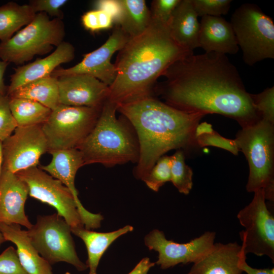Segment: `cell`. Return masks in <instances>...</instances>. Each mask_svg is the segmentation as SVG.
Wrapping results in <instances>:
<instances>
[{
    "label": "cell",
    "mask_w": 274,
    "mask_h": 274,
    "mask_svg": "<svg viewBox=\"0 0 274 274\" xmlns=\"http://www.w3.org/2000/svg\"><path fill=\"white\" fill-rule=\"evenodd\" d=\"M17 126L10 108L8 96L0 93V141L3 142L10 136Z\"/></svg>",
    "instance_id": "cell-33"
},
{
    "label": "cell",
    "mask_w": 274,
    "mask_h": 274,
    "mask_svg": "<svg viewBox=\"0 0 274 274\" xmlns=\"http://www.w3.org/2000/svg\"><path fill=\"white\" fill-rule=\"evenodd\" d=\"M95 9L102 10L113 17L117 25L122 14V6L120 0H98L94 2Z\"/></svg>",
    "instance_id": "cell-38"
},
{
    "label": "cell",
    "mask_w": 274,
    "mask_h": 274,
    "mask_svg": "<svg viewBox=\"0 0 274 274\" xmlns=\"http://www.w3.org/2000/svg\"><path fill=\"white\" fill-rule=\"evenodd\" d=\"M239 266L243 272L247 274H274V268H256L250 266L246 262V256L241 260Z\"/></svg>",
    "instance_id": "cell-39"
},
{
    "label": "cell",
    "mask_w": 274,
    "mask_h": 274,
    "mask_svg": "<svg viewBox=\"0 0 274 274\" xmlns=\"http://www.w3.org/2000/svg\"><path fill=\"white\" fill-rule=\"evenodd\" d=\"M67 2L66 0H33L30 1L29 5L36 13H45L61 19L63 14L61 8Z\"/></svg>",
    "instance_id": "cell-37"
},
{
    "label": "cell",
    "mask_w": 274,
    "mask_h": 274,
    "mask_svg": "<svg viewBox=\"0 0 274 274\" xmlns=\"http://www.w3.org/2000/svg\"><path fill=\"white\" fill-rule=\"evenodd\" d=\"M122 14L118 24L129 39L139 36L149 26L150 11L144 0H120Z\"/></svg>",
    "instance_id": "cell-25"
},
{
    "label": "cell",
    "mask_w": 274,
    "mask_h": 274,
    "mask_svg": "<svg viewBox=\"0 0 274 274\" xmlns=\"http://www.w3.org/2000/svg\"><path fill=\"white\" fill-rule=\"evenodd\" d=\"M51 162L40 168L50 176L60 181L71 191L76 201L78 211L86 229L100 227L103 220L99 214H93L86 210L81 204L78 193L75 187V179L78 170L84 165L82 155L78 149H69L51 151Z\"/></svg>",
    "instance_id": "cell-15"
},
{
    "label": "cell",
    "mask_w": 274,
    "mask_h": 274,
    "mask_svg": "<svg viewBox=\"0 0 274 274\" xmlns=\"http://www.w3.org/2000/svg\"><path fill=\"white\" fill-rule=\"evenodd\" d=\"M214 131L211 124L206 122L199 123L195 129V138L202 134L211 133Z\"/></svg>",
    "instance_id": "cell-41"
},
{
    "label": "cell",
    "mask_w": 274,
    "mask_h": 274,
    "mask_svg": "<svg viewBox=\"0 0 274 274\" xmlns=\"http://www.w3.org/2000/svg\"><path fill=\"white\" fill-rule=\"evenodd\" d=\"M181 0H154L150 9L152 19L167 25V23Z\"/></svg>",
    "instance_id": "cell-36"
},
{
    "label": "cell",
    "mask_w": 274,
    "mask_h": 274,
    "mask_svg": "<svg viewBox=\"0 0 274 274\" xmlns=\"http://www.w3.org/2000/svg\"><path fill=\"white\" fill-rule=\"evenodd\" d=\"M37 101L51 110L59 104L57 78L51 75L27 83L7 95Z\"/></svg>",
    "instance_id": "cell-24"
},
{
    "label": "cell",
    "mask_w": 274,
    "mask_h": 274,
    "mask_svg": "<svg viewBox=\"0 0 274 274\" xmlns=\"http://www.w3.org/2000/svg\"><path fill=\"white\" fill-rule=\"evenodd\" d=\"M27 232L35 248L50 264L63 261L79 271L88 268L77 255L71 226L58 213L38 216Z\"/></svg>",
    "instance_id": "cell-9"
},
{
    "label": "cell",
    "mask_w": 274,
    "mask_h": 274,
    "mask_svg": "<svg viewBox=\"0 0 274 274\" xmlns=\"http://www.w3.org/2000/svg\"><path fill=\"white\" fill-rule=\"evenodd\" d=\"M243 59L250 66L274 58V23L257 5L245 3L231 16L230 22Z\"/></svg>",
    "instance_id": "cell-7"
},
{
    "label": "cell",
    "mask_w": 274,
    "mask_h": 274,
    "mask_svg": "<svg viewBox=\"0 0 274 274\" xmlns=\"http://www.w3.org/2000/svg\"><path fill=\"white\" fill-rule=\"evenodd\" d=\"M57 78L59 104L102 108L108 99L109 86L93 77L76 74Z\"/></svg>",
    "instance_id": "cell-16"
},
{
    "label": "cell",
    "mask_w": 274,
    "mask_h": 274,
    "mask_svg": "<svg viewBox=\"0 0 274 274\" xmlns=\"http://www.w3.org/2000/svg\"><path fill=\"white\" fill-rule=\"evenodd\" d=\"M13 133L2 142V168L16 174L37 166L48 151L41 125L17 126Z\"/></svg>",
    "instance_id": "cell-12"
},
{
    "label": "cell",
    "mask_w": 274,
    "mask_h": 274,
    "mask_svg": "<svg viewBox=\"0 0 274 274\" xmlns=\"http://www.w3.org/2000/svg\"><path fill=\"white\" fill-rule=\"evenodd\" d=\"M133 230V227L129 225L109 232H95L85 227L71 229L72 232L81 238L86 245L88 253L86 265L89 268V274H97L100 259L110 245L120 236Z\"/></svg>",
    "instance_id": "cell-23"
},
{
    "label": "cell",
    "mask_w": 274,
    "mask_h": 274,
    "mask_svg": "<svg viewBox=\"0 0 274 274\" xmlns=\"http://www.w3.org/2000/svg\"><path fill=\"white\" fill-rule=\"evenodd\" d=\"M81 21L84 27L92 32L110 29L115 24L112 16L98 9L85 13L82 16Z\"/></svg>",
    "instance_id": "cell-31"
},
{
    "label": "cell",
    "mask_w": 274,
    "mask_h": 274,
    "mask_svg": "<svg viewBox=\"0 0 274 274\" xmlns=\"http://www.w3.org/2000/svg\"><path fill=\"white\" fill-rule=\"evenodd\" d=\"M0 232L6 241L16 246L21 264L28 274H53L51 264L40 255L20 225L0 223Z\"/></svg>",
    "instance_id": "cell-22"
},
{
    "label": "cell",
    "mask_w": 274,
    "mask_h": 274,
    "mask_svg": "<svg viewBox=\"0 0 274 274\" xmlns=\"http://www.w3.org/2000/svg\"><path fill=\"white\" fill-rule=\"evenodd\" d=\"M101 110L59 104L41 125L48 152L77 149L93 128Z\"/></svg>",
    "instance_id": "cell-8"
},
{
    "label": "cell",
    "mask_w": 274,
    "mask_h": 274,
    "mask_svg": "<svg viewBox=\"0 0 274 274\" xmlns=\"http://www.w3.org/2000/svg\"><path fill=\"white\" fill-rule=\"evenodd\" d=\"M75 55L74 46L63 41L48 56L15 68L7 95L27 83L50 76L60 64L71 61Z\"/></svg>",
    "instance_id": "cell-19"
},
{
    "label": "cell",
    "mask_w": 274,
    "mask_h": 274,
    "mask_svg": "<svg viewBox=\"0 0 274 274\" xmlns=\"http://www.w3.org/2000/svg\"><path fill=\"white\" fill-rule=\"evenodd\" d=\"M28 195L26 184L16 174L2 167L0 174V223L32 226L24 212Z\"/></svg>",
    "instance_id": "cell-17"
},
{
    "label": "cell",
    "mask_w": 274,
    "mask_h": 274,
    "mask_svg": "<svg viewBox=\"0 0 274 274\" xmlns=\"http://www.w3.org/2000/svg\"><path fill=\"white\" fill-rule=\"evenodd\" d=\"M170 158V182L180 193L187 195L193 186V172L185 163V153L182 150H177Z\"/></svg>",
    "instance_id": "cell-28"
},
{
    "label": "cell",
    "mask_w": 274,
    "mask_h": 274,
    "mask_svg": "<svg viewBox=\"0 0 274 274\" xmlns=\"http://www.w3.org/2000/svg\"><path fill=\"white\" fill-rule=\"evenodd\" d=\"M129 40L121 28L116 25L107 40L98 48L85 54L82 60L75 65L68 68H57L51 75L58 78L69 75H87L110 86L117 74L116 66L111 61V58Z\"/></svg>",
    "instance_id": "cell-14"
},
{
    "label": "cell",
    "mask_w": 274,
    "mask_h": 274,
    "mask_svg": "<svg viewBox=\"0 0 274 274\" xmlns=\"http://www.w3.org/2000/svg\"><path fill=\"white\" fill-rule=\"evenodd\" d=\"M198 17H220L226 15L230 9L231 0H192Z\"/></svg>",
    "instance_id": "cell-32"
},
{
    "label": "cell",
    "mask_w": 274,
    "mask_h": 274,
    "mask_svg": "<svg viewBox=\"0 0 274 274\" xmlns=\"http://www.w3.org/2000/svg\"><path fill=\"white\" fill-rule=\"evenodd\" d=\"M9 63L0 59V93L7 94L8 86L4 83V76Z\"/></svg>",
    "instance_id": "cell-42"
},
{
    "label": "cell",
    "mask_w": 274,
    "mask_h": 274,
    "mask_svg": "<svg viewBox=\"0 0 274 274\" xmlns=\"http://www.w3.org/2000/svg\"><path fill=\"white\" fill-rule=\"evenodd\" d=\"M170 156L163 155L156 161L143 180L152 190L157 192L165 183L170 182Z\"/></svg>",
    "instance_id": "cell-29"
},
{
    "label": "cell",
    "mask_w": 274,
    "mask_h": 274,
    "mask_svg": "<svg viewBox=\"0 0 274 274\" xmlns=\"http://www.w3.org/2000/svg\"><path fill=\"white\" fill-rule=\"evenodd\" d=\"M246 256L237 242L215 243L200 259L193 263L188 274H242L239 263Z\"/></svg>",
    "instance_id": "cell-18"
},
{
    "label": "cell",
    "mask_w": 274,
    "mask_h": 274,
    "mask_svg": "<svg viewBox=\"0 0 274 274\" xmlns=\"http://www.w3.org/2000/svg\"><path fill=\"white\" fill-rule=\"evenodd\" d=\"M16 174L27 185L30 196L55 208L71 229L85 227L72 194L60 181L37 166Z\"/></svg>",
    "instance_id": "cell-11"
},
{
    "label": "cell",
    "mask_w": 274,
    "mask_h": 274,
    "mask_svg": "<svg viewBox=\"0 0 274 274\" xmlns=\"http://www.w3.org/2000/svg\"><path fill=\"white\" fill-rule=\"evenodd\" d=\"M36 14L29 4L9 2L0 6V41L10 39L21 27L29 24Z\"/></svg>",
    "instance_id": "cell-26"
},
{
    "label": "cell",
    "mask_w": 274,
    "mask_h": 274,
    "mask_svg": "<svg viewBox=\"0 0 274 274\" xmlns=\"http://www.w3.org/2000/svg\"><path fill=\"white\" fill-rule=\"evenodd\" d=\"M249 166L247 191L262 189L265 200L274 201V124L261 119L243 128L234 139Z\"/></svg>",
    "instance_id": "cell-5"
},
{
    "label": "cell",
    "mask_w": 274,
    "mask_h": 274,
    "mask_svg": "<svg viewBox=\"0 0 274 274\" xmlns=\"http://www.w3.org/2000/svg\"><path fill=\"white\" fill-rule=\"evenodd\" d=\"M6 241L5 240L3 235L2 234V233L0 232V247L3 244V243H4L5 242H6Z\"/></svg>",
    "instance_id": "cell-44"
},
{
    "label": "cell",
    "mask_w": 274,
    "mask_h": 274,
    "mask_svg": "<svg viewBox=\"0 0 274 274\" xmlns=\"http://www.w3.org/2000/svg\"><path fill=\"white\" fill-rule=\"evenodd\" d=\"M117 105L107 99L93 128L77 148L84 164L100 163L107 167L137 163L140 147L135 132L123 116L117 118Z\"/></svg>",
    "instance_id": "cell-4"
},
{
    "label": "cell",
    "mask_w": 274,
    "mask_h": 274,
    "mask_svg": "<svg viewBox=\"0 0 274 274\" xmlns=\"http://www.w3.org/2000/svg\"><path fill=\"white\" fill-rule=\"evenodd\" d=\"M197 18L192 0H181L167 23L173 40L184 49L192 52L199 47L200 22Z\"/></svg>",
    "instance_id": "cell-21"
},
{
    "label": "cell",
    "mask_w": 274,
    "mask_h": 274,
    "mask_svg": "<svg viewBox=\"0 0 274 274\" xmlns=\"http://www.w3.org/2000/svg\"><path fill=\"white\" fill-rule=\"evenodd\" d=\"M65 30L59 18L50 19L45 13H38L25 27L9 40L0 42V59L21 64L37 55L51 51L63 40Z\"/></svg>",
    "instance_id": "cell-6"
},
{
    "label": "cell",
    "mask_w": 274,
    "mask_h": 274,
    "mask_svg": "<svg viewBox=\"0 0 274 274\" xmlns=\"http://www.w3.org/2000/svg\"><path fill=\"white\" fill-rule=\"evenodd\" d=\"M196 141L199 148L206 146L216 147L226 150L234 155H237L239 152L235 140L225 138L215 130L211 133L196 137Z\"/></svg>",
    "instance_id": "cell-34"
},
{
    "label": "cell",
    "mask_w": 274,
    "mask_h": 274,
    "mask_svg": "<svg viewBox=\"0 0 274 274\" xmlns=\"http://www.w3.org/2000/svg\"><path fill=\"white\" fill-rule=\"evenodd\" d=\"M250 95L261 119L274 124V87H267L258 94L250 93Z\"/></svg>",
    "instance_id": "cell-30"
},
{
    "label": "cell",
    "mask_w": 274,
    "mask_h": 274,
    "mask_svg": "<svg viewBox=\"0 0 274 274\" xmlns=\"http://www.w3.org/2000/svg\"><path fill=\"white\" fill-rule=\"evenodd\" d=\"M9 99L10 108L18 126L42 125L52 112L49 108L30 99L10 97Z\"/></svg>",
    "instance_id": "cell-27"
},
{
    "label": "cell",
    "mask_w": 274,
    "mask_h": 274,
    "mask_svg": "<svg viewBox=\"0 0 274 274\" xmlns=\"http://www.w3.org/2000/svg\"><path fill=\"white\" fill-rule=\"evenodd\" d=\"M155 265L148 257L142 259L128 274H147L150 269Z\"/></svg>",
    "instance_id": "cell-40"
},
{
    "label": "cell",
    "mask_w": 274,
    "mask_h": 274,
    "mask_svg": "<svg viewBox=\"0 0 274 274\" xmlns=\"http://www.w3.org/2000/svg\"><path fill=\"white\" fill-rule=\"evenodd\" d=\"M192 53L173 40L167 25L151 19L144 33L119 51L108 99L118 105L155 96L158 78L174 62Z\"/></svg>",
    "instance_id": "cell-2"
},
{
    "label": "cell",
    "mask_w": 274,
    "mask_h": 274,
    "mask_svg": "<svg viewBox=\"0 0 274 274\" xmlns=\"http://www.w3.org/2000/svg\"><path fill=\"white\" fill-rule=\"evenodd\" d=\"M3 147H2V142L0 141V174L2 170V165H3Z\"/></svg>",
    "instance_id": "cell-43"
},
{
    "label": "cell",
    "mask_w": 274,
    "mask_h": 274,
    "mask_svg": "<svg viewBox=\"0 0 274 274\" xmlns=\"http://www.w3.org/2000/svg\"><path fill=\"white\" fill-rule=\"evenodd\" d=\"M251 202L237 215L245 229L239 232L246 254L267 256L274 262V217L268 209L262 189L254 192Z\"/></svg>",
    "instance_id": "cell-10"
},
{
    "label": "cell",
    "mask_w": 274,
    "mask_h": 274,
    "mask_svg": "<svg viewBox=\"0 0 274 274\" xmlns=\"http://www.w3.org/2000/svg\"><path fill=\"white\" fill-rule=\"evenodd\" d=\"M215 237V232L206 231L189 242L180 244L167 239L163 231L154 229L145 236L144 242L149 250L158 253L156 264L167 269L180 263L195 262L212 248Z\"/></svg>",
    "instance_id": "cell-13"
},
{
    "label": "cell",
    "mask_w": 274,
    "mask_h": 274,
    "mask_svg": "<svg viewBox=\"0 0 274 274\" xmlns=\"http://www.w3.org/2000/svg\"><path fill=\"white\" fill-rule=\"evenodd\" d=\"M0 274H28L21 264L17 250L12 246L0 254Z\"/></svg>",
    "instance_id": "cell-35"
},
{
    "label": "cell",
    "mask_w": 274,
    "mask_h": 274,
    "mask_svg": "<svg viewBox=\"0 0 274 274\" xmlns=\"http://www.w3.org/2000/svg\"><path fill=\"white\" fill-rule=\"evenodd\" d=\"M199 44L206 53L234 55L239 49L231 23L221 16L201 17Z\"/></svg>",
    "instance_id": "cell-20"
},
{
    "label": "cell",
    "mask_w": 274,
    "mask_h": 274,
    "mask_svg": "<svg viewBox=\"0 0 274 274\" xmlns=\"http://www.w3.org/2000/svg\"><path fill=\"white\" fill-rule=\"evenodd\" d=\"M155 93L165 104L187 113L218 114L236 121L242 128L261 119L236 66L226 55L190 54L163 73Z\"/></svg>",
    "instance_id": "cell-1"
},
{
    "label": "cell",
    "mask_w": 274,
    "mask_h": 274,
    "mask_svg": "<svg viewBox=\"0 0 274 274\" xmlns=\"http://www.w3.org/2000/svg\"><path fill=\"white\" fill-rule=\"evenodd\" d=\"M65 274H70V273L68 272H66L65 273Z\"/></svg>",
    "instance_id": "cell-45"
},
{
    "label": "cell",
    "mask_w": 274,
    "mask_h": 274,
    "mask_svg": "<svg viewBox=\"0 0 274 274\" xmlns=\"http://www.w3.org/2000/svg\"><path fill=\"white\" fill-rule=\"evenodd\" d=\"M136 134L140 156L133 171L142 181L156 161L168 151L190 152L199 149L195 135L196 126L206 115L187 113L151 96L117 105Z\"/></svg>",
    "instance_id": "cell-3"
}]
</instances>
